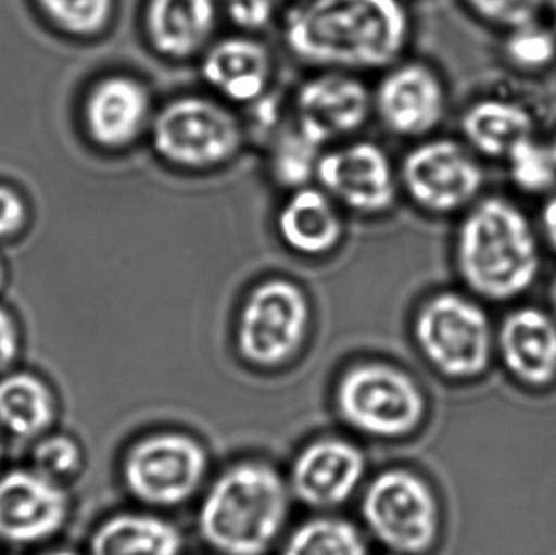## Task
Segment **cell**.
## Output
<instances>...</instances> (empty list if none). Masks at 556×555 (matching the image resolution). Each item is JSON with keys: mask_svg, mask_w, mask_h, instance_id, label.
I'll use <instances>...</instances> for the list:
<instances>
[{"mask_svg": "<svg viewBox=\"0 0 556 555\" xmlns=\"http://www.w3.org/2000/svg\"><path fill=\"white\" fill-rule=\"evenodd\" d=\"M220 0H149L146 31L162 58L182 62L204 54L217 31Z\"/></svg>", "mask_w": 556, "mask_h": 555, "instance_id": "obj_19", "label": "cell"}, {"mask_svg": "<svg viewBox=\"0 0 556 555\" xmlns=\"http://www.w3.org/2000/svg\"><path fill=\"white\" fill-rule=\"evenodd\" d=\"M311 316L309 297L296 280L266 277L251 287L238 313V351L257 367H278L306 341Z\"/></svg>", "mask_w": 556, "mask_h": 555, "instance_id": "obj_7", "label": "cell"}, {"mask_svg": "<svg viewBox=\"0 0 556 555\" xmlns=\"http://www.w3.org/2000/svg\"><path fill=\"white\" fill-rule=\"evenodd\" d=\"M231 25L244 35L263 31L276 18V0H220Z\"/></svg>", "mask_w": 556, "mask_h": 555, "instance_id": "obj_31", "label": "cell"}, {"mask_svg": "<svg viewBox=\"0 0 556 555\" xmlns=\"http://www.w3.org/2000/svg\"><path fill=\"white\" fill-rule=\"evenodd\" d=\"M201 77L225 103H256L269 93L274 55L253 35H233L212 42L201 55Z\"/></svg>", "mask_w": 556, "mask_h": 555, "instance_id": "obj_15", "label": "cell"}, {"mask_svg": "<svg viewBox=\"0 0 556 555\" xmlns=\"http://www.w3.org/2000/svg\"><path fill=\"white\" fill-rule=\"evenodd\" d=\"M513 188L529 198H547L556 189V160L547 140H522L505 160Z\"/></svg>", "mask_w": 556, "mask_h": 555, "instance_id": "obj_25", "label": "cell"}, {"mask_svg": "<svg viewBox=\"0 0 556 555\" xmlns=\"http://www.w3.org/2000/svg\"><path fill=\"white\" fill-rule=\"evenodd\" d=\"M267 169L270 179L290 192L316 181L324 147L307 137L293 119H288L267 140Z\"/></svg>", "mask_w": 556, "mask_h": 555, "instance_id": "obj_24", "label": "cell"}, {"mask_svg": "<svg viewBox=\"0 0 556 555\" xmlns=\"http://www.w3.org/2000/svg\"><path fill=\"white\" fill-rule=\"evenodd\" d=\"M337 407L350 427L378 439L408 436L425 417L418 384L384 364H362L346 371L337 388Z\"/></svg>", "mask_w": 556, "mask_h": 555, "instance_id": "obj_8", "label": "cell"}, {"mask_svg": "<svg viewBox=\"0 0 556 555\" xmlns=\"http://www.w3.org/2000/svg\"><path fill=\"white\" fill-rule=\"evenodd\" d=\"M283 555H368L362 534L349 521L320 518L301 525Z\"/></svg>", "mask_w": 556, "mask_h": 555, "instance_id": "obj_26", "label": "cell"}, {"mask_svg": "<svg viewBox=\"0 0 556 555\" xmlns=\"http://www.w3.org/2000/svg\"><path fill=\"white\" fill-rule=\"evenodd\" d=\"M88 126L98 142L113 149L129 146L152 126V97L130 77L101 81L88 101Z\"/></svg>", "mask_w": 556, "mask_h": 555, "instance_id": "obj_21", "label": "cell"}, {"mask_svg": "<svg viewBox=\"0 0 556 555\" xmlns=\"http://www.w3.org/2000/svg\"><path fill=\"white\" fill-rule=\"evenodd\" d=\"M280 243L294 256L319 260L339 250L345 237L343 209L320 186L287 192L276 214Z\"/></svg>", "mask_w": 556, "mask_h": 555, "instance_id": "obj_16", "label": "cell"}, {"mask_svg": "<svg viewBox=\"0 0 556 555\" xmlns=\"http://www.w3.org/2000/svg\"><path fill=\"white\" fill-rule=\"evenodd\" d=\"M285 49L314 71L384 72L412 39L402 0H301L281 22Z\"/></svg>", "mask_w": 556, "mask_h": 555, "instance_id": "obj_1", "label": "cell"}, {"mask_svg": "<svg viewBox=\"0 0 556 555\" xmlns=\"http://www.w3.org/2000/svg\"><path fill=\"white\" fill-rule=\"evenodd\" d=\"M20 342L15 323L0 310V374H5L18 357Z\"/></svg>", "mask_w": 556, "mask_h": 555, "instance_id": "obj_32", "label": "cell"}, {"mask_svg": "<svg viewBox=\"0 0 556 555\" xmlns=\"http://www.w3.org/2000/svg\"><path fill=\"white\" fill-rule=\"evenodd\" d=\"M467 12L483 25L503 33L539 22L548 0H460Z\"/></svg>", "mask_w": 556, "mask_h": 555, "instance_id": "obj_28", "label": "cell"}, {"mask_svg": "<svg viewBox=\"0 0 556 555\" xmlns=\"http://www.w3.org/2000/svg\"><path fill=\"white\" fill-rule=\"evenodd\" d=\"M38 555H80V554L75 553V551H71V550H51V551H45V553H41Z\"/></svg>", "mask_w": 556, "mask_h": 555, "instance_id": "obj_37", "label": "cell"}, {"mask_svg": "<svg viewBox=\"0 0 556 555\" xmlns=\"http://www.w3.org/2000/svg\"><path fill=\"white\" fill-rule=\"evenodd\" d=\"M414 335L425 358L456 380L482 375L496 344L482 300L467 290H438L427 297L415 315Z\"/></svg>", "mask_w": 556, "mask_h": 555, "instance_id": "obj_5", "label": "cell"}, {"mask_svg": "<svg viewBox=\"0 0 556 555\" xmlns=\"http://www.w3.org/2000/svg\"><path fill=\"white\" fill-rule=\"evenodd\" d=\"M52 18L75 33H94L110 18L111 0H41Z\"/></svg>", "mask_w": 556, "mask_h": 555, "instance_id": "obj_30", "label": "cell"}, {"mask_svg": "<svg viewBox=\"0 0 556 555\" xmlns=\"http://www.w3.org/2000/svg\"><path fill=\"white\" fill-rule=\"evenodd\" d=\"M538 227L545 248L556 256V189L544 199L541 214H539Z\"/></svg>", "mask_w": 556, "mask_h": 555, "instance_id": "obj_34", "label": "cell"}, {"mask_svg": "<svg viewBox=\"0 0 556 555\" xmlns=\"http://www.w3.org/2000/svg\"><path fill=\"white\" fill-rule=\"evenodd\" d=\"M316 182L343 211L363 218L391 214L402 192L399 166L379 143L365 139L327 147Z\"/></svg>", "mask_w": 556, "mask_h": 555, "instance_id": "obj_9", "label": "cell"}, {"mask_svg": "<svg viewBox=\"0 0 556 555\" xmlns=\"http://www.w3.org/2000/svg\"><path fill=\"white\" fill-rule=\"evenodd\" d=\"M496 345L513 377L531 388H545L556 378V319L535 305L513 308L503 318Z\"/></svg>", "mask_w": 556, "mask_h": 555, "instance_id": "obj_17", "label": "cell"}, {"mask_svg": "<svg viewBox=\"0 0 556 555\" xmlns=\"http://www.w3.org/2000/svg\"><path fill=\"white\" fill-rule=\"evenodd\" d=\"M547 10H548V13H551V18H552L551 25L554 26V29L556 31V0H548Z\"/></svg>", "mask_w": 556, "mask_h": 555, "instance_id": "obj_36", "label": "cell"}, {"mask_svg": "<svg viewBox=\"0 0 556 555\" xmlns=\"http://www.w3.org/2000/svg\"><path fill=\"white\" fill-rule=\"evenodd\" d=\"M58 416L54 393L31 371L0 378V426L22 440L45 437Z\"/></svg>", "mask_w": 556, "mask_h": 555, "instance_id": "obj_22", "label": "cell"}, {"mask_svg": "<svg viewBox=\"0 0 556 555\" xmlns=\"http://www.w3.org/2000/svg\"><path fill=\"white\" fill-rule=\"evenodd\" d=\"M33 469L52 481L74 478L84 465V453L72 437L54 433L38 440L33 450Z\"/></svg>", "mask_w": 556, "mask_h": 555, "instance_id": "obj_29", "label": "cell"}, {"mask_svg": "<svg viewBox=\"0 0 556 555\" xmlns=\"http://www.w3.org/2000/svg\"><path fill=\"white\" fill-rule=\"evenodd\" d=\"M548 146H551L552 153H554L555 160H556V129L554 130V134H552L551 139L547 140Z\"/></svg>", "mask_w": 556, "mask_h": 555, "instance_id": "obj_38", "label": "cell"}, {"mask_svg": "<svg viewBox=\"0 0 556 555\" xmlns=\"http://www.w3.org/2000/svg\"><path fill=\"white\" fill-rule=\"evenodd\" d=\"M375 116L399 139L424 140L434 136L450 108L446 81L433 65L399 61L382 72L372 90Z\"/></svg>", "mask_w": 556, "mask_h": 555, "instance_id": "obj_13", "label": "cell"}, {"mask_svg": "<svg viewBox=\"0 0 556 555\" xmlns=\"http://www.w3.org/2000/svg\"><path fill=\"white\" fill-rule=\"evenodd\" d=\"M178 528L153 515L119 514L94 531L90 555H179Z\"/></svg>", "mask_w": 556, "mask_h": 555, "instance_id": "obj_23", "label": "cell"}, {"mask_svg": "<svg viewBox=\"0 0 556 555\" xmlns=\"http://www.w3.org/2000/svg\"><path fill=\"white\" fill-rule=\"evenodd\" d=\"M482 162L463 139L431 136L418 140L399 163L402 192L431 217L463 215L483 195Z\"/></svg>", "mask_w": 556, "mask_h": 555, "instance_id": "obj_6", "label": "cell"}, {"mask_svg": "<svg viewBox=\"0 0 556 555\" xmlns=\"http://www.w3.org/2000/svg\"><path fill=\"white\" fill-rule=\"evenodd\" d=\"M372 114V90L349 72L316 71L291 98V119L324 149L355 137Z\"/></svg>", "mask_w": 556, "mask_h": 555, "instance_id": "obj_12", "label": "cell"}, {"mask_svg": "<svg viewBox=\"0 0 556 555\" xmlns=\"http://www.w3.org/2000/svg\"><path fill=\"white\" fill-rule=\"evenodd\" d=\"M71 499L61 482L36 469L0 476V540L29 546L51 540L64 528Z\"/></svg>", "mask_w": 556, "mask_h": 555, "instance_id": "obj_14", "label": "cell"}, {"mask_svg": "<svg viewBox=\"0 0 556 555\" xmlns=\"http://www.w3.org/2000/svg\"><path fill=\"white\" fill-rule=\"evenodd\" d=\"M534 113L505 97L470 101L459 117L460 139L482 160L505 162L522 140L535 136Z\"/></svg>", "mask_w": 556, "mask_h": 555, "instance_id": "obj_20", "label": "cell"}, {"mask_svg": "<svg viewBox=\"0 0 556 555\" xmlns=\"http://www.w3.org/2000/svg\"><path fill=\"white\" fill-rule=\"evenodd\" d=\"M544 248L538 225L518 202L483 194L460 215L454 270L464 290L482 302H516L541 279Z\"/></svg>", "mask_w": 556, "mask_h": 555, "instance_id": "obj_2", "label": "cell"}, {"mask_svg": "<svg viewBox=\"0 0 556 555\" xmlns=\"http://www.w3.org/2000/svg\"><path fill=\"white\" fill-rule=\"evenodd\" d=\"M150 137L166 165L204 173L237 160L248 133L240 116L220 98L179 94L156 111Z\"/></svg>", "mask_w": 556, "mask_h": 555, "instance_id": "obj_4", "label": "cell"}, {"mask_svg": "<svg viewBox=\"0 0 556 555\" xmlns=\"http://www.w3.org/2000/svg\"><path fill=\"white\" fill-rule=\"evenodd\" d=\"M547 300H548V312L554 315V318L556 319V273L554 276L551 277V280H548L547 286Z\"/></svg>", "mask_w": 556, "mask_h": 555, "instance_id": "obj_35", "label": "cell"}, {"mask_svg": "<svg viewBox=\"0 0 556 555\" xmlns=\"http://www.w3.org/2000/svg\"><path fill=\"white\" fill-rule=\"evenodd\" d=\"M25 218V209L15 192L0 188V237L18 230Z\"/></svg>", "mask_w": 556, "mask_h": 555, "instance_id": "obj_33", "label": "cell"}, {"mask_svg": "<svg viewBox=\"0 0 556 555\" xmlns=\"http://www.w3.org/2000/svg\"><path fill=\"white\" fill-rule=\"evenodd\" d=\"M503 59L518 74H544L556 62V31L539 22L503 33Z\"/></svg>", "mask_w": 556, "mask_h": 555, "instance_id": "obj_27", "label": "cell"}, {"mask_svg": "<svg viewBox=\"0 0 556 555\" xmlns=\"http://www.w3.org/2000/svg\"><path fill=\"white\" fill-rule=\"evenodd\" d=\"M290 495L270 466L244 463L220 476L201 508V533L218 553L261 555L283 528Z\"/></svg>", "mask_w": 556, "mask_h": 555, "instance_id": "obj_3", "label": "cell"}, {"mask_svg": "<svg viewBox=\"0 0 556 555\" xmlns=\"http://www.w3.org/2000/svg\"><path fill=\"white\" fill-rule=\"evenodd\" d=\"M207 471V455L194 439L159 433L130 446L124 456V484L137 501L173 507L194 495Z\"/></svg>", "mask_w": 556, "mask_h": 555, "instance_id": "obj_11", "label": "cell"}, {"mask_svg": "<svg viewBox=\"0 0 556 555\" xmlns=\"http://www.w3.org/2000/svg\"><path fill=\"white\" fill-rule=\"evenodd\" d=\"M0 283H2V269H0Z\"/></svg>", "mask_w": 556, "mask_h": 555, "instance_id": "obj_40", "label": "cell"}, {"mask_svg": "<svg viewBox=\"0 0 556 555\" xmlns=\"http://www.w3.org/2000/svg\"><path fill=\"white\" fill-rule=\"evenodd\" d=\"M365 472V458L352 443L326 439L301 452L291 471L294 494L311 507L343 504L358 488Z\"/></svg>", "mask_w": 556, "mask_h": 555, "instance_id": "obj_18", "label": "cell"}, {"mask_svg": "<svg viewBox=\"0 0 556 555\" xmlns=\"http://www.w3.org/2000/svg\"><path fill=\"white\" fill-rule=\"evenodd\" d=\"M369 530L399 554L427 553L440 533V505L430 485L402 469L378 476L363 497Z\"/></svg>", "mask_w": 556, "mask_h": 555, "instance_id": "obj_10", "label": "cell"}, {"mask_svg": "<svg viewBox=\"0 0 556 555\" xmlns=\"http://www.w3.org/2000/svg\"><path fill=\"white\" fill-rule=\"evenodd\" d=\"M3 455V449H2V442H0V459H2Z\"/></svg>", "mask_w": 556, "mask_h": 555, "instance_id": "obj_39", "label": "cell"}]
</instances>
